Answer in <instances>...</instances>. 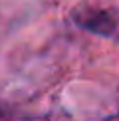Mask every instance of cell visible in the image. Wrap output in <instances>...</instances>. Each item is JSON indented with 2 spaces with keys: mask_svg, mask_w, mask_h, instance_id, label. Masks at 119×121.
Instances as JSON below:
<instances>
[{
  "mask_svg": "<svg viewBox=\"0 0 119 121\" xmlns=\"http://www.w3.org/2000/svg\"><path fill=\"white\" fill-rule=\"evenodd\" d=\"M76 22L81 28L89 30L93 34L99 36H109L115 38L117 36V20L107 12V10H83L81 14H76Z\"/></svg>",
  "mask_w": 119,
  "mask_h": 121,
  "instance_id": "obj_1",
  "label": "cell"
}]
</instances>
